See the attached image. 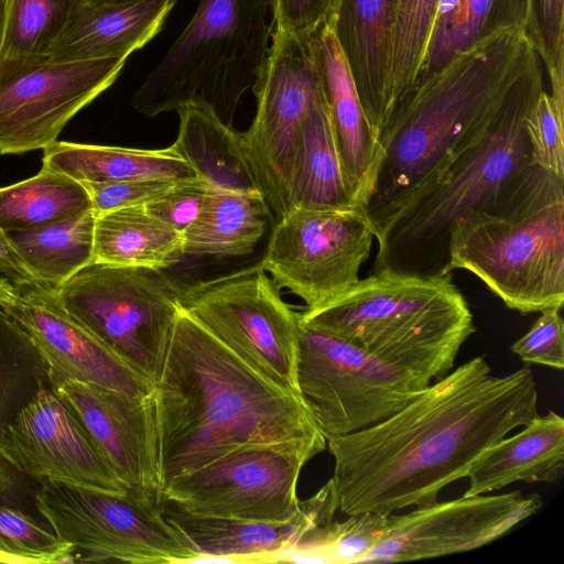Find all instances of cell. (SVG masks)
Returning <instances> with one entry per match:
<instances>
[{
    "label": "cell",
    "mask_w": 564,
    "mask_h": 564,
    "mask_svg": "<svg viewBox=\"0 0 564 564\" xmlns=\"http://www.w3.org/2000/svg\"><path fill=\"white\" fill-rule=\"evenodd\" d=\"M538 402L530 365L502 377L485 357L469 359L386 420L326 440L339 511L392 513L436 502L484 451L539 414Z\"/></svg>",
    "instance_id": "cell-1"
},
{
    "label": "cell",
    "mask_w": 564,
    "mask_h": 564,
    "mask_svg": "<svg viewBox=\"0 0 564 564\" xmlns=\"http://www.w3.org/2000/svg\"><path fill=\"white\" fill-rule=\"evenodd\" d=\"M539 59L525 26L499 29L393 105L378 133L382 160L366 209L375 237L484 139L516 83Z\"/></svg>",
    "instance_id": "cell-2"
},
{
    "label": "cell",
    "mask_w": 564,
    "mask_h": 564,
    "mask_svg": "<svg viewBox=\"0 0 564 564\" xmlns=\"http://www.w3.org/2000/svg\"><path fill=\"white\" fill-rule=\"evenodd\" d=\"M152 399L162 492L240 447L324 436L300 395L257 373L182 306Z\"/></svg>",
    "instance_id": "cell-3"
},
{
    "label": "cell",
    "mask_w": 564,
    "mask_h": 564,
    "mask_svg": "<svg viewBox=\"0 0 564 564\" xmlns=\"http://www.w3.org/2000/svg\"><path fill=\"white\" fill-rule=\"evenodd\" d=\"M466 270L523 315L564 305V180L532 164L457 219L442 275Z\"/></svg>",
    "instance_id": "cell-4"
},
{
    "label": "cell",
    "mask_w": 564,
    "mask_h": 564,
    "mask_svg": "<svg viewBox=\"0 0 564 564\" xmlns=\"http://www.w3.org/2000/svg\"><path fill=\"white\" fill-rule=\"evenodd\" d=\"M300 323L340 338L427 384L448 373L476 332L451 274L381 270L300 313Z\"/></svg>",
    "instance_id": "cell-5"
},
{
    "label": "cell",
    "mask_w": 564,
    "mask_h": 564,
    "mask_svg": "<svg viewBox=\"0 0 564 564\" xmlns=\"http://www.w3.org/2000/svg\"><path fill=\"white\" fill-rule=\"evenodd\" d=\"M542 90L539 59L516 83L484 139L454 164L438 186L379 232L372 272L442 275L453 224L529 166L524 118Z\"/></svg>",
    "instance_id": "cell-6"
},
{
    "label": "cell",
    "mask_w": 564,
    "mask_h": 564,
    "mask_svg": "<svg viewBox=\"0 0 564 564\" xmlns=\"http://www.w3.org/2000/svg\"><path fill=\"white\" fill-rule=\"evenodd\" d=\"M272 0H199L191 22L131 100L147 117L195 105L223 122L254 86L269 53Z\"/></svg>",
    "instance_id": "cell-7"
},
{
    "label": "cell",
    "mask_w": 564,
    "mask_h": 564,
    "mask_svg": "<svg viewBox=\"0 0 564 564\" xmlns=\"http://www.w3.org/2000/svg\"><path fill=\"white\" fill-rule=\"evenodd\" d=\"M54 293L73 318L155 383L182 293L161 270L93 262Z\"/></svg>",
    "instance_id": "cell-8"
},
{
    "label": "cell",
    "mask_w": 564,
    "mask_h": 564,
    "mask_svg": "<svg viewBox=\"0 0 564 564\" xmlns=\"http://www.w3.org/2000/svg\"><path fill=\"white\" fill-rule=\"evenodd\" d=\"M296 384L326 440L386 420L430 386L352 344L302 324Z\"/></svg>",
    "instance_id": "cell-9"
},
{
    "label": "cell",
    "mask_w": 564,
    "mask_h": 564,
    "mask_svg": "<svg viewBox=\"0 0 564 564\" xmlns=\"http://www.w3.org/2000/svg\"><path fill=\"white\" fill-rule=\"evenodd\" d=\"M35 507L70 546L74 563H188L197 556L160 508L128 496L44 480Z\"/></svg>",
    "instance_id": "cell-10"
},
{
    "label": "cell",
    "mask_w": 564,
    "mask_h": 564,
    "mask_svg": "<svg viewBox=\"0 0 564 564\" xmlns=\"http://www.w3.org/2000/svg\"><path fill=\"white\" fill-rule=\"evenodd\" d=\"M180 303L257 373L300 395V313L259 265L182 289Z\"/></svg>",
    "instance_id": "cell-11"
},
{
    "label": "cell",
    "mask_w": 564,
    "mask_h": 564,
    "mask_svg": "<svg viewBox=\"0 0 564 564\" xmlns=\"http://www.w3.org/2000/svg\"><path fill=\"white\" fill-rule=\"evenodd\" d=\"M325 448L324 436L243 446L176 478L162 499L194 514L286 522L299 511L302 468Z\"/></svg>",
    "instance_id": "cell-12"
},
{
    "label": "cell",
    "mask_w": 564,
    "mask_h": 564,
    "mask_svg": "<svg viewBox=\"0 0 564 564\" xmlns=\"http://www.w3.org/2000/svg\"><path fill=\"white\" fill-rule=\"evenodd\" d=\"M271 36L268 56L252 87L256 116L239 137L262 195L279 220L290 210L303 123L322 85L306 39L278 30Z\"/></svg>",
    "instance_id": "cell-13"
},
{
    "label": "cell",
    "mask_w": 564,
    "mask_h": 564,
    "mask_svg": "<svg viewBox=\"0 0 564 564\" xmlns=\"http://www.w3.org/2000/svg\"><path fill=\"white\" fill-rule=\"evenodd\" d=\"M126 61L0 59V154L44 150L57 141L68 121L112 85Z\"/></svg>",
    "instance_id": "cell-14"
},
{
    "label": "cell",
    "mask_w": 564,
    "mask_h": 564,
    "mask_svg": "<svg viewBox=\"0 0 564 564\" xmlns=\"http://www.w3.org/2000/svg\"><path fill=\"white\" fill-rule=\"evenodd\" d=\"M375 238L361 209L293 208L276 221L259 267L311 308L359 281Z\"/></svg>",
    "instance_id": "cell-15"
},
{
    "label": "cell",
    "mask_w": 564,
    "mask_h": 564,
    "mask_svg": "<svg viewBox=\"0 0 564 564\" xmlns=\"http://www.w3.org/2000/svg\"><path fill=\"white\" fill-rule=\"evenodd\" d=\"M542 508L538 494L512 491L442 501L389 514L384 536L359 563L434 558L485 546Z\"/></svg>",
    "instance_id": "cell-16"
},
{
    "label": "cell",
    "mask_w": 564,
    "mask_h": 564,
    "mask_svg": "<svg viewBox=\"0 0 564 564\" xmlns=\"http://www.w3.org/2000/svg\"><path fill=\"white\" fill-rule=\"evenodd\" d=\"M0 455L39 482L127 496L85 427L52 387L40 390L2 430Z\"/></svg>",
    "instance_id": "cell-17"
},
{
    "label": "cell",
    "mask_w": 564,
    "mask_h": 564,
    "mask_svg": "<svg viewBox=\"0 0 564 564\" xmlns=\"http://www.w3.org/2000/svg\"><path fill=\"white\" fill-rule=\"evenodd\" d=\"M123 485L127 496L159 509L162 489L152 394L134 397L95 383L55 388Z\"/></svg>",
    "instance_id": "cell-18"
},
{
    "label": "cell",
    "mask_w": 564,
    "mask_h": 564,
    "mask_svg": "<svg viewBox=\"0 0 564 564\" xmlns=\"http://www.w3.org/2000/svg\"><path fill=\"white\" fill-rule=\"evenodd\" d=\"M15 290V296L0 306L40 351L54 389L65 381H79L139 398L152 394L154 384L73 318L54 291L41 284Z\"/></svg>",
    "instance_id": "cell-19"
},
{
    "label": "cell",
    "mask_w": 564,
    "mask_h": 564,
    "mask_svg": "<svg viewBox=\"0 0 564 564\" xmlns=\"http://www.w3.org/2000/svg\"><path fill=\"white\" fill-rule=\"evenodd\" d=\"M159 508L197 556H229L241 563H259L281 551L314 546L335 521L339 503L330 478L314 496L300 500L296 516L286 522L194 514L166 499H162Z\"/></svg>",
    "instance_id": "cell-20"
},
{
    "label": "cell",
    "mask_w": 564,
    "mask_h": 564,
    "mask_svg": "<svg viewBox=\"0 0 564 564\" xmlns=\"http://www.w3.org/2000/svg\"><path fill=\"white\" fill-rule=\"evenodd\" d=\"M306 41L328 105L349 197L366 212L382 160L381 147L332 25L324 24Z\"/></svg>",
    "instance_id": "cell-21"
},
{
    "label": "cell",
    "mask_w": 564,
    "mask_h": 564,
    "mask_svg": "<svg viewBox=\"0 0 564 564\" xmlns=\"http://www.w3.org/2000/svg\"><path fill=\"white\" fill-rule=\"evenodd\" d=\"M176 1L94 4L82 0L46 55L63 62L127 58L161 31Z\"/></svg>",
    "instance_id": "cell-22"
},
{
    "label": "cell",
    "mask_w": 564,
    "mask_h": 564,
    "mask_svg": "<svg viewBox=\"0 0 564 564\" xmlns=\"http://www.w3.org/2000/svg\"><path fill=\"white\" fill-rule=\"evenodd\" d=\"M397 3L398 0H339L328 22L377 138L389 113L390 52Z\"/></svg>",
    "instance_id": "cell-23"
},
{
    "label": "cell",
    "mask_w": 564,
    "mask_h": 564,
    "mask_svg": "<svg viewBox=\"0 0 564 564\" xmlns=\"http://www.w3.org/2000/svg\"><path fill=\"white\" fill-rule=\"evenodd\" d=\"M563 471L564 419L549 411L484 451L466 473L463 496L490 494L517 481L556 484Z\"/></svg>",
    "instance_id": "cell-24"
},
{
    "label": "cell",
    "mask_w": 564,
    "mask_h": 564,
    "mask_svg": "<svg viewBox=\"0 0 564 564\" xmlns=\"http://www.w3.org/2000/svg\"><path fill=\"white\" fill-rule=\"evenodd\" d=\"M176 111L180 124L172 147L197 177L215 188L263 196L243 153L239 131L199 106L185 105Z\"/></svg>",
    "instance_id": "cell-25"
},
{
    "label": "cell",
    "mask_w": 564,
    "mask_h": 564,
    "mask_svg": "<svg viewBox=\"0 0 564 564\" xmlns=\"http://www.w3.org/2000/svg\"><path fill=\"white\" fill-rule=\"evenodd\" d=\"M42 167L66 174L80 183L196 176L172 145L144 150L55 141L43 150Z\"/></svg>",
    "instance_id": "cell-26"
},
{
    "label": "cell",
    "mask_w": 564,
    "mask_h": 564,
    "mask_svg": "<svg viewBox=\"0 0 564 564\" xmlns=\"http://www.w3.org/2000/svg\"><path fill=\"white\" fill-rule=\"evenodd\" d=\"M185 256L184 234L134 205L95 217L93 262L162 270Z\"/></svg>",
    "instance_id": "cell-27"
},
{
    "label": "cell",
    "mask_w": 564,
    "mask_h": 564,
    "mask_svg": "<svg viewBox=\"0 0 564 564\" xmlns=\"http://www.w3.org/2000/svg\"><path fill=\"white\" fill-rule=\"evenodd\" d=\"M293 208H357L345 184L323 88L302 128L290 189V210Z\"/></svg>",
    "instance_id": "cell-28"
},
{
    "label": "cell",
    "mask_w": 564,
    "mask_h": 564,
    "mask_svg": "<svg viewBox=\"0 0 564 564\" xmlns=\"http://www.w3.org/2000/svg\"><path fill=\"white\" fill-rule=\"evenodd\" d=\"M527 10L528 0H440L415 83L495 31L525 26Z\"/></svg>",
    "instance_id": "cell-29"
},
{
    "label": "cell",
    "mask_w": 564,
    "mask_h": 564,
    "mask_svg": "<svg viewBox=\"0 0 564 564\" xmlns=\"http://www.w3.org/2000/svg\"><path fill=\"white\" fill-rule=\"evenodd\" d=\"M270 212L263 196L214 187L199 216L184 232L185 256L251 253L267 229Z\"/></svg>",
    "instance_id": "cell-30"
},
{
    "label": "cell",
    "mask_w": 564,
    "mask_h": 564,
    "mask_svg": "<svg viewBox=\"0 0 564 564\" xmlns=\"http://www.w3.org/2000/svg\"><path fill=\"white\" fill-rule=\"evenodd\" d=\"M95 217L90 209L63 221L8 235L37 282L56 291L93 263Z\"/></svg>",
    "instance_id": "cell-31"
},
{
    "label": "cell",
    "mask_w": 564,
    "mask_h": 564,
    "mask_svg": "<svg viewBox=\"0 0 564 564\" xmlns=\"http://www.w3.org/2000/svg\"><path fill=\"white\" fill-rule=\"evenodd\" d=\"M90 209L89 194L80 182L45 167L0 188V227L8 234L63 221Z\"/></svg>",
    "instance_id": "cell-32"
},
{
    "label": "cell",
    "mask_w": 564,
    "mask_h": 564,
    "mask_svg": "<svg viewBox=\"0 0 564 564\" xmlns=\"http://www.w3.org/2000/svg\"><path fill=\"white\" fill-rule=\"evenodd\" d=\"M45 387L53 388L43 357L0 306V433Z\"/></svg>",
    "instance_id": "cell-33"
},
{
    "label": "cell",
    "mask_w": 564,
    "mask_h": 564,
    "mask_svg": "<svg viewBox=\"0 0 564 564\" xmlns=\"http://www.w3.org/2000/svg\"><path fill=\"white\" fill-rule=\"evenodd\" d=\"M82 0H0V59L46 55Z\"/></svg>",
    "instance_id": "cell-34"
},
{
    "label": "cell",
    "mask_w": 564,
    "mask_h": 564,
    "mask_svg": "<svg viewBox=\"0 0 564 564\" xmlns=\"http://www.w3.org/2000/svg\"><path fill=\"white\" fill-rule=\"evenodd\" d=\"M438 1L398 0L390 52L389 112L415 83Z\"/></svg>",
    "instance_id": "cell-35"
},
{
    "label": "cell",
    "mask_w": 564,
    "mask_h": 564,
    "mask_svg": "<svg viewBox=\"0 0 564 564\" xmlns=\"http://www.w3.org/2000/svg\"><path fill=\"white\" fill-rule=\"evenodd\" d=\"M0 563H74L70 546L34 513L0 506Z\"/></svg>",
    "instance_id": "cell-36"
},
{
    "label": "cell",
    "mask_w": 564,
    "mask_h": 564,
    "mask_svg": "<svg viewBox=\"0 0 564 564\" xmlns=\"http://www.w3.org/2000/svg\"><path fill=\"white\" fill-rule=\"evenodd\" d=\"M390 513L360 512L334 521L314 552L319 563H359L384 536Z\"/></svg>",
    "instance_id": "cell-37"
},
{
    "label": "cell",
    "mask_w": 564,
    "mask_h": 564,
    "mask_svg": "<svg viewBox=\"0 0 564 564\" xmlns=\"http://www.w3.org/2000/svg\"><path fill=\"white\" fill-rule=\"evenodd\" d=\"M530 161L564 180V112L544 89L524 118Z\"/></svg>",
    "instance_id": "cell-38"
},
{
    "label": "cell",
    "mask_w": 564,
    "mask_h": 564,
    "mask_svg": "<svg viewBox=\"0 0 564 564\" xmlns=\"http://www.w3.org/2000/svg\"><path fill=\"white\" fill-rule=\"evenodd\" d=\"M213 188L197 176L182 178L143 205L151 215L184 234L199 216Z\"/></svg>",
    "instance_id": "cell-39"
},
{
    "label": "cell",
    "mask_w": 564,
    "mask_h": 564,
    "mask_svg": "<svg viewBox=\"0 0 564 564\" xmlns=\"http://www.w3.org/2000/svg\"><path fill=\"white\" fill-rule=\"evenodd\" d=\"M531 328L510 347L527 365L564 368V321L561 310L540 312Z\"/></svg>",
    "instance_id": "cell-40"
},
{
    "label": "cell",
    "mask_w": 564,
    "mask_h": 564,
    "mask_svg": "<svg viewBox=\"0 0 564 564\" xmlns=\"http://www.w3.org/2000/svg\"><path fill=\"white\" fill-rule=\"evenodd\" d=\"M525 31L547 72L564 64V0H528Z\"/></svg>",
    "instance_id": "cell-41"
},
{
    "label": "cell",
    "mask_w": 564,
    "mask_h": 564,
    "mask_svg": "<svg viewBox=\"0 0 564 564\" xmlns=\"http://www.w3.org/2000/svg\"><path fill=\"white\" fill-rule=\"evenodd\" d=\"M177 180L132 178L115 182L82 183L87 189L95 215L142 205L170 188Z\"/></svg>",
    "instance_id": "cell-42"
},
{
    "label": "cell",
    "mask_w": 564,
    "mask_h": 564,
    "mask_svg": "<svg viewBox=\"0 0 564 564\" xmlns=\"http://www.w3.org/2000/svg\"><path fill=\"white\" fill-rule=\"evenodd\" d=\"M339 0H272L274 30L307 39L328 23Z\"/></svg>",
    "instance_id": "cell-43"
},
{
    "label": "cell",
    "mask_w": 564,
    "mask_h": 564,
    "mask_svg": "<svg viewBox=\"0 0 564 564\" xmlns=\"http://www.w3.org/2000/svg\"><path fill=\"white\" fill-rule=\"evenodd\" d=\"M39 486V481L17 469L0 455V506L37 513L35 494Z\"/></svg>",
    "instance_id": "cell-44"
},
{
    "label": "cell",
    "mask_w": 564,
    "mask_h": 564,
    "mask_svg": "<svg viewBox=\"0 0 564 564\" xmlns=\"http://www.w3.org/2000/svg\"><path fill=\"white\" fill-rule=\"evenodd\" d=\"M0 272L15 288L40 284L13 246L10 236L0 227Z\"/></svg>",
    "instance_id": "cell-45"
},
{
    "label": "cell",
    "mask_w": 564,
    "mask_h": 564,
    "mask_svg": "<svg viewBox=\"0 0 564 564\" xmlns=\"http://www.w3.org/2000/svg\"><path fill=\"white\" fill-rule=\"evenodd\" d=\"M15 294V286L6 278H0V305L11 301Z\"/></svg>",
    "instance_id": "cell-46"
},
{
    "label": "cell",
    "mask_w": 564,
    "mask_h": 564,
    "mask_svg": "<svg viewBox=\"0 0 564 564\" xmlns=\"http://www.w3.org/2000/svg\"><path fill=\"white\" fill-rule=\"evenodd\" d=\"M94 4H107V3H126V2H135L142 0H83Z\"/></svg>",
    "instance_id": "cell-47"
}]
</instances>
